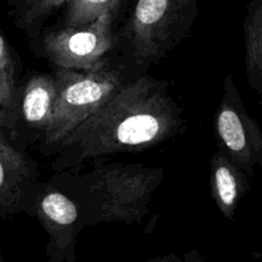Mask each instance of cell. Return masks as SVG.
I'll return each mask as SVG.
<instances>
[{
  "mask_svg": "<svg viewBox=\"0 0 262 262\" xmlns=\"http://www.w3.org/2000/svg\"><path fill=\"white\" fill-rule=\"evenodd\" d=\"M187 128L184 110L163 79L142 74L119 91L53 148L51 169L78 171L86 163L155 147Z\"/></svg>",
  "mask_w": 262,
  "mask_h": 262,
  "instance_id": "obj_1",
  "label": "cell"
},
{
  "mask_svg": "<svg viewBox=\"0 0 262 262\" xmlns=\"http://www.w3.org/2000/svg\"><path fill=\"white\" fill-rule=\"evenodd\" d=\"M91 169L60 171L50 179L79 209L83 225L141 223L150 212L156 189L165 178L163 168L143 164L90 161Z\"/></svg>",
  "mask_w": 262,
  "mask_h": 262,
  "instance_id": "obj_2",
  "label": "cell"
},
{
  "mask_svg": "<svg viewBox=\"0 0 262 262\" xmlns=\"http://www.w3.org/2000/svg\"><path fill=\"white\" fill-rule=\"evenodd\" d=\"M199 14L197 0H136L117 43L128 78L146 74L188 37Z\"/></svg>",
  "mask_w": 262,
  "mask_h": 262,
  "instance_id": "obj_3",
  "label": "cell"
},
{
  "mask_svg": "<svg viewBox=\"0 0 262 262\" xmlns=\"http://www.w3.org/2000/svg\"><path fill=\"white\" fill-rule=\"evenodd\" d=\"M54 78L56 95L53 115L38 146L43 155H50L58 143L104 106L129 79L120 67L110 64L92 72L56 67Z\"/></svg>",
  "mask_w": 262,
  "mask_h": 262,
  "instance_id": "obj_4",
  "label": "cell"
},
{
  "mask_svg": "<svg viewBox=\"0 0 262 262\" xmlns=\"http://www.w3.org/2000/svg\"><path fill=\"white\" fill-rule=\"evenodd\" d=\"M118 13L106 10L92 22L60 27L41 33L30 48L55 67L74 71H99L109 66L106 55L117 45L114 20Z\"/></svg>",
  "mask_w": 262,
  "mask_h": 262,
  "instance_id": "obj_5",
  "label": "cell"
},
{
  "mask_svg": "<svg viewBox=\"0 0 262 262\" xmlns=\"http://www.w3.org/2000/svg\"><path fill=\"white\" fill-rule=\"evenodd\" d=\"M219 150L227 154L248 177L262 168V130L246 109L234 79L228 74L214 118Z\"/></svg>",
  "mask_w": 262,
  "mask_h": 262,
  "instance_id": "obj_6",
  "label": "cell"
},
{
  "mask_svg": "<svg viewBox=\"0 0 262 262\" xmlns=\"http://www.w3.org/2000/svg\"><path fill=\"white\" fill-rule=\"evenodd\" d=\"M40 182V169L32 158L14 146L0 142V216H35Z\"/></svg>",
  "mask_w": 262,
  "mask_h": 262,
  "instance_id": "obj_7",
  "label": "cell"
},
{
  "mask_svg": "<svg viewBox=\"0 0 262 262\" xmlns=\"http://www.w3.org/2000/svg\"><path fill=\"white\" fill-rule=\"evenodd\" d=\"M35 216L50 235V248L68 253L73 250L82 220L76 202L51 181L40 182L35 200Z\"/></svg>",
  "mask_w": 262,
  "mask_h": 262,
  "instance_id": "obj_8",
  "label": "cell"
},
{
  "mask_svg": "<svg viewBox=\"0 0 262 262\" xmlns=\"http://www.w3.org/2000/svg\"><path fill=\"white\" fill-rule=\"evenodd\" d=\"M55 95V78L48 74H35L27 79L22 89L17 90L9 132V140L13 146L20 128L42 136L50 124Z\"/></svg>",
  "mask_w": 262,
  "mask_h": 262,
  "instance_id": "obj_9",
  "label": "cell"
},
{
  "mask_svg": "<svg viewBox=\"0 0 262 262\" xmlns=\"http://www.w3.org/2000/svg\"><path fill=\"white\" fill-rule=\"evenodd\" d=\"M210 166V189L212 200L219 211L227 219L232 220L238 204L250 189L248 174L220 150L212 155Z\"/></svg>",
  "mask_w": 262,
  "mask_h": 262,
  "instance_id": "obj_10",
  "label": "cell"
},
{
  "mask_svg": "<svg viewBox=\"0 0 262 262\" xmlns=\"http://www.w3.org/2000/svg\"><path fill=\"white\" fill-rule=\"evenodd\" d=\"M243 33L248 84L262 101V0H252L248 4Z\"/></svg>",
  "mask_w": 262,
  "mask_h": 262,
  "instance_id": "obj_11",
  "label": "cell"
},
{
  "mask_svg": "<svg viewBox=\"0 0 262 262\" xmlns=\"http://www.w3.org/2000/svg\"><path fill=\"white\" fill-rule=\"evenodd\" d=\"M9 7L10 17L19 28L28 42L33 43L43 32V26L49 18L66 7L71 0H5Z\"/></svg>",
  "mask_w": 262,
  "mask_h": 262,
  "instance_id": "obj_12",
  "label": "cell"
},
{
  "mask_svg": "<svg viewBox=\"0 0 262 262\" xmlns=\"http://www.w3.org/2000/svg\"><path fill=\"white\" fill-rule=\"evenodd\" d=\"M15 82H17V60H15L14 51L0 31V104L4 106L7 113L8 137L12 127L13 105L17 92Z\"/></svg>",
  "mask_w": 262,
  "mask_h": 262,
  "instance_id": "obj_13",
  "label": "cell"
},
{
  "mask_svg": "<svg viewBox=\"0 0 262 262\" xmlns=\"http://www.w3.org/2000/svg\"><path fill=\"white\" fill-rule=\"evenodd\" d=\"M122 0H71L66 5L61 27H76L96 19L106 10L119 12Z\"/></svg>",
  "mask_w": 262,
  "mask_h": 262,
  "instance_id": "obj_14",
  "label": "cell"
},
{
  "mask_svg": "<svg viewBox=\"0 0 262 262\" xmlns=\"http://www.w3.org/2000/svg\"><path fill=\"white\" fill-rule=\"evenodd\" d=\"M7 128H8L7 113H5L4 106L0 104V142L8 143V145H12V143H10V141H9V137H8ZM14 147H15V146H14Z\"/></svg>",
  "mask_w": 262,
  "mask_h": 262,
  "instance_id": "obj_15",
  "label": "cell"
},
{
  "mask_svg": "<svg viewBox=\"0 0 262 262\" xmlns=\"http://www.w3.org/2000/svg\"><path fill=\"white\" fill-rule=\"evenodd\" d=\"M152 262H177L173 260V257H168V258H163V260H158V261H152Z\"/></svg>",
  "mask_w": 262,
  "mask_h": 262,
  "instance_id": "obj_16",
  "label": "cell"
},
{
  "mask_svg": "<svg viewBox=\"0 0 262 262\" xmlns=\"http://www.w3.org/2000/svg\"><path fill=\"white\" fill-rule=\"evenodd\" d=\"M0 262H4V261H3V258H2V256H0Z\"/></svg>",
  "mask_w": 262,
  "mask_h": 262,
  "instance_id": "obj_17",
  "label": "cell"
}]
</instances>
